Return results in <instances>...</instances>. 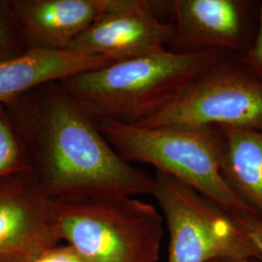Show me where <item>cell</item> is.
Listing matches in <instances>:
<instances>
[{
  "label": "cell",
  "instance_id": "cell-1",
  "mask_svg": "<svg viewBox=\"0 0 262 262\" xmlns=\"http://www.w3.org/2000/svg\"><path fill=\"white\" fill-rule=\"evenodd\" d=\"M5 107L49 199L151 195L154 177L122 159L97 120L58 82L40 85Z\"/></svg>",
  "mask_w": 262,
  "mask_h": 262
},
{
  "label": "cell",
  "instance_id": "cell-2",
  "mask_svg": "<svg viewBox=\"0 0 262 262\" xmlns=\"http://www.w3.org/2000/svg\"><path fill=\"white\" fill-rule=\"evenodd\" d=\"M228 54L167 51L114 62L58 83L97 121L137 124L174 100Z\"/></svg>",
  "mask_w": 262,
  "mask_h": 262
},
{
  "label": "cell",
  "instance_id": "cell-3",
  "mask_svg": "<svg viewBox=\"0 0 262 262\" xmlns=\"http://www.w3.org/2000/svg\"><path fill=\"white\" fill-rule=\"evenodd\" d=\"M97 122L125 161L147 163L178 179L232 216L258 215L224 177L222 127H143L111 120Z\"/></svg>",
  "mask_w": 262,
  "mask_h": 262
},
{
  "label": "cell",
  "instance_id": "cell-4",
  "mask_svg": "<svg viewBox=\"0 0 262 262\" xmlns=\"http://www.w3.org/2000/svg\"><path fill=\"white\" fill-rule=\"evenodd\" d=\"M62 241L91 262H158L162 215L137 197L53 201Z\"/></svg>",
  "mask_w": 262,
  "mask_h": 262
},
{
  "label": "cell",
  "instance_id": "cell-5",
  "mask_svg": "<svg viewBox=\"0 0 262 262\" xmlns=\"http://www.w3.org/2000/svg\"><path fill=\"white\" fill-rule=\"evenodd\" d=\"M151 195L169 235L167 262L262 260V255L232 215L195 189L157 171Z\"/></svg>",
  "mask_w": 262,
  "mask_h": 262
},
{
  "label": "cell",
  "instance_id": "cell-6",
  "mask_svg": "<svg viewBox=\"0 0 262 262\" xmlns=\"http://www.w3.org/2000/svg\"><path fill=\"white\" fill-rule=\"evenodd\" d=\"M136 125L262 131V79L244 66L239 56L228 54Z\"/></svg>",
  "mask_w": 262,
  "mask_h": 262
},
{
  "label": "cell",
  "instance_id": "cell-7",
  "mask_svg": "<svg viewBox=\"0 0 262 262\" xmlns=\"http://www.w3.org/2000/svg\"><path fill=\"white\" fill-rule=\"evenodd\" d=\"M175 34L168 51H211L243 56L256 36L260 2L248 0H173Z\"/></svg>",
  "mask_w": 262,
  "mask_h": 262
},
{
  "label": "cell",
  "instance_id": "cell-8",
  "mask_svg": "<svg viewBox=\"0 0 262 262\" xmlns=\"http://www.w3.org/2000/svg\"><path fill=\"white\" fill-rule=\"evenodd\" d=\"M166 2L112 0L110 7L84 30L68 50L110 58L114 62L168 51L175 26L158 17Z\"/></svg>",
  "mask_w": 262,
  "mask_h": 262
},
{
  "label": "cell",
  "instance_id": "cell-9",
  "mask_svg": "<svg viewBox=\"0 0 262 262\" xmlns=\"http://www.w3.org/2000/svg\"><path fill=\"white\" fill-rule=\"evenodd\" d=\"M61 241L33 170L0 179V262L25 261Z\"/></svg>",
  "mask_w": 262,
  "mask_h": 262
},
{
  "label": "cell",
  "instance_id": "cell-10",
  "mask_svg": "<svg viewBox=\"0 0 262 262\" xmlns=\"http://www.w3.org/2000/svg\"><path fill=\"white\" fill-rule=\"evenodd\" d=\"M112 0H12L28 48L68 50Z\"/></svg>",
  "mask_w": 262,
  "mask_h": 262
},
{
  "label": "cell",
  "instance_id": "cell-11",
  "mask_svg": "<svg viewBox=\"0 0 262 262\" xmlns=\"http://www.w3.org/2000/svg\"><path fill=\"white\" fill-rule=\"evenodd\" d=\"M112 63L108 57L71 50L30 49L21 56L0 62V105L6 106L40 85Z\"/></svg>",
  "mask_w": 262,
  "mask_h": 262
},
{
  "label": "cell",
  "instance_id": "cell-12",
  "mask_svg": "<svg viewBox=\"0 0 262 262\" xmlns=\"http://www.w3.org/2000/svg\"><path fill=\"white\" fill-rule=\"evenodd\" d=\"M223 130L225 149L222 170L225 181L244 203L262 219V131Z\"/></svg>",
  "mask_w": 262,
  "mask_h": 262
},
{
  "label": "cell",
  "instance_id": "cell-13",
  "mask_svg": "<svg viewBox=\"0 0 262 262\" xmlns=\"http://www.w3.org/2000/svg\"><path fill=\"white\" fill-rule=\"evenodd\" d=\"M32 170L6 107L0 105V179Z\"/></svg>",
  "mask_w": 262,
  "mask_h": 262
},
{
  "label": "cell",
  "instance_id": "cell-14",
  "mask_svg": "<svg viewBox=\"0 0 262 262\" xmlns=\"http://www.w3.org/2000/svg\"><path fill=\"white\" fill-rule=\"evenodd\" d=\"M28 50L12 0H0V62L21 56Z\"/></svg>",
  "mask_w": 262,
  "mask_h": 262
},
{
  "label": "cell",
  "instance_id": "cell-15",
  "mask_svg": "<svg viewBox=\"0 0 262 262\" xmlns=\"http://www.w3.org/2000/svg\"><path fill=\"white\" fill-rule=\"evenodd\" d=\"M21 262H91L72 246L56 245Z\"/></svg>",
  "mask_w": 262,
  "mask_h": 262
},
{
  "label": "cell",
  "instance_id": "cell-16",
  "mask_svg": "<svg viewBox=\"0 0 262 262\" xmlns=\"http://www.w3.org/2000/svg\"><path fill=\"white\" fill-rule=\"evenodd\" d=\"M244 66L250 69L254 75L262 79V1L260 2L258 29L253 45L244 54L239 56Z\"/></svg>",
  "mask_w": 262,
  "mask_h": 262
},
{
  "label": "cell",
  "instance_id": "cell-17",
  "mask_svg": "<svg viewBox=\"0 0 262 262\" xmlns=\"http://www.w3.org/2000/svg\"><path fill=\"white\" fill-rule=\"evenodd\" d=\"M236 223L251 239L262 255V219L258 215L233 216Z\"/></svg>",
  "mask_w": 262,
  "mask_h": 262
},
{
  "label": "cell",
  "instance_id": "cell-18",
  "mask_svg": "<svg viewBox=\"0 0 262 262\" xmlns=\"http://www.w3.org/2000/svg\"><path fill=\"white\" fill-rule=\"evenodd\" d=\"M211 262H236L232 261V260H226V259H216V260H213V261ZM253 262V261H252Z\"/></svg>",
  "mask_w": 262,
  "mask_h": 262
},
{
  "label": "cell",
  "instance_id": "cell-19",
  "mask_svg": "<svg viewBox=\"0 0 262 262\" xmlns=\"http://www.w3.org/2000/svg\"><path fill=\"white\" fill-rule=\"evenodd\" d=\"M253 262H262V260H253Z\"/></svg>",
  "mask_w": 262,
  "mask_h": 262
},
{
  "label": "cell",
  "instance_id": "cell-20",
  "mask_svg": "<svg viewBox=\"0 0 262 262\" xmlns=\"http://www.w3.org/2000/svg\"><path fill=\"white\" fill-rule=\"evenodd\" d=\"M1 262H16V261H1Z\"/></svg>",
  "mask_w": 262,
  "mask_h": 262
}]
</instances>
